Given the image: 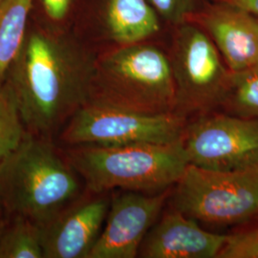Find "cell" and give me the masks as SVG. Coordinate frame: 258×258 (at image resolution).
Masks as SVG:
<instances>
[{
    "instance_id": "cell-1",
    "label": "cell",
    "mask_w": 258,
    "mask_h": 258,
    "mask_svg": "<svg viewBox=\"0 0 258 258\" xmlns=\"http://www.w3.org/2000/svg\"><path fill=\"white\" fill-rule=\"evenodd\" d=\"M96 62L82 47L51 32L28 31L6 83L29 133L51 138L90 100Z\"/></svg>"
},
{
    "instance_id": "cell-2",
    "label": "cell",
    "mask_w": 258,
    "mask_h": 258,
    "mask_svg": "<svg viewBox=\"0 0 258 258\" xmlns=\"http://www.w3.org/2000/svg\"><path fill=\"white\" fill-rule=\"evenodd\" d=\"M78 176L50 138L27 132L0 163V204L14 217L42 227L77 196Z\"/></svg>"
},
{
    "instance_id": "cell-3",
    "label": "cell",
    "mask_w": 258,
    "mask_h": 258,
    "mask_svg": "<svg viewBox=\"0 0 258 258\" xmlns=\"http://www.w3.org/2000/svg\"><path fill=\"white\" fill-rule=\"evenodd\" d=\"M66 159L94 194L114 188L160 194L177 184L188 166L183 140L170 144L77 146Z\"/></svg>"
},
{
    "instance_id": "cell-4",
    "label": "cell",
    "mask_w": 258,
    "mask_h": 258,
    "mask_svg": "<svg viewBox=\"0 0 258 258\" xmlns=\"http://www.w3.org/2000/svg\"><path fill=\"white\" fill-rule=\"evenodd\" d=\"M90 100L148 115L174 113L175 84L169 57L154 45H124L96 64Z\"/></svg>"
},
{
    "instance_id": "cell-5",
    "label": "cell",
    "mask_w": 258,
    "mask_h": 258,
    "mask_svg": "<svg viewBox=\"0 0 258 258\" xmlns=\"http://www.w3.org/2000/svg\"><path fill=\"white\" fill-rule=\"evenodd\" d=\"M175 185L174 209L196 221L225 226L258 215V165L212 170L188 164Z\"/></svg>"
},
{
    "instance_id": "cell-6",
    "label": "cell",
    "mask_w": 258,
    "mask_h": 258,
    "mask_svg": "<svg viewBox=\"0 0 258 258\" xmlns=\"http://www.w3.org/2000/svg\"><path fill=\"white\" fill-rule=\"evenodd\" d=\"M184 119L175 113L148 115L89 100L66 122L61 140L71 147L170 144L183 139Z\"/></svg>"
},
{
    "instance_id": "cell-7",
    "label": "cell",
    "mask_w": 258,
    "mask_h": 258,
    "mask_svg": "<svg viewBox=\"0 0 258 258\" xmlns=\"http://www.w3.org/2000/svg\"><path fill=\"white\" fill-rule=\"evenodd\" d=\"M169 61L175 84V114L185 118L220 107L231 71L203 29L190 24L181 26Z\"/></svg>"
},
{
    "instance_id": "cell-8",
    "label": "cell",
    "mask_w": 258,
    "mask_h": 258,
    "mask_svg": "<svg viewBox=\"0 0 258 258\" xmlns=\"http://www.w3.org/2000/svg\"><path fill=\"white\" fill-rule=\"evenodd\" d=\"M188 164L212 170L258 165V118L203 115L184 129Z\"/></svg>"
},
{
    "instance_id": "cell-9",
    "label": "cell",
    "mask_w": 258,
    "mask_h": 258,
    "mask_svg": "<svg viewBox=\"0 0 258 258\" xmlns=\"http://www.w3.org/2000/svg\"><path fill=\"white\" fill-rule=\"evenodd\" d=\"M167 194L125 190L110 200L109 210L88 258H134L162 212Z\"/></svg>"
},
{
    "instance_id": "cell-10",
    "label": "cell",
    "mask_w": 258,
    "mask_h": 258,
    "mask_svg": "<svg viewBox=\"0 0 258 258\" xmlns=\"http://www.w3.org/2000/svg\"><path fill=\"white\" fill-rule=\"evenodd\" d=\"M110 200L96 197L66 208L41 227L43 257L88 258L109 210Z\"/></svg>"
},
{
    "instance_id": "cell-11",
    "label": "cell",
    "mask_w": 258,
    "mask_h": 258,
    "mask_svg": "<svg viewBox=\"0 0 258 258\" xmlns=\"http://www.w3.org/2000/svg\"><path fill=\"white\" fill-rule=\"evenodd\" d=\"M230 71L258 61V16L231 4L217 2L196 15Z\"/></svg>"
},
{
    "instance_id": "cell-12",
    "label": "cell",
    "mask_w": 258,
    "mask_h": 258,
    "mask_svg": "<svg viewBox=\"0 0 258 258\" xmlns=\"http://www.w3.org/2000/svg\"><path fill=\"white\" fill-rule=\"evenodd\" d=\"M228 237L204 230L195 219L174 209L152 226L139 254L146 258H218Z\"/></svg>"
},
{
    "instance_id": "cell-13",
    "label": "cell",
    "mask_w": 258,
    "mask_h": 258,
    "mask_svg": "<svg viewBox=\"0 0 258 258\" xmlns=\"http://www.w3.org/2000/svg\"><path fill=\"white\" fill-rule=\"evenodd\" d=\"M106 27L111 38L124 46L155 35L160 22L148 0H108Z\"/></svg>"
},
{
    "instance_id": "cell-14",
    "label": "cell",
    "mask_w": 258,
    "mask_h": 258,
    "mask_svg": "<svg viewBox=\"0 0 258 258\" xmlns=\"http://www.w3.org/2000/svg\"><path fill=\"white\" fill-rule=\"evenodd\" d=\"M34 0H2L0 3V85L6 82L28 33Z\"/></svg>"
},
{
    "instance_id": "cell-15",
    "label": "cell",
    "mask_w": 258,
    "mask_h": 258,
    "mask_svg": "<svg viewBox=\"0 0 258 258\" xmlns=\"http://www.w3.org/2000/svg\"><path fill=\"white\" fill-rule=\"evenodd\" d=\"M220 107L226 114L258 118V61L239 71H231Z\"/></svg>"
},
{
    "instance_id": "cell-16",
    "label": "cell",
    "mask_w": 258,
    "mask_h": 258,
    "mask_svg": "<svg viewBox=\"0 0 258 258\" xmlns=\"http://www.w3.org/2000/svg\"><path fill=\"white\" fill-rule=\"evenodd\" d=\"M41 227L23 217L14 222L0 237V258H42Z\"/></svg>"
},
{
    "instance_id": "cell-17",
    "label": "cell",
    "mask_w": 258,
    "mask_h": 258,
    "mask_svg": "<svg viewBox=\"0 0 258 258\" xmlns=\"http://www.w3.org/2000/svg\"><path fill=\"white\" fill-rule=\"evenodd\" d=\"M27 133L9 86L0 85V163L19 147Z\"/></svg>"
},
{
    "instance_id": "cell-18",
    "label": "cell",
    "mask_w": 258,
    "mask_h": 258,
    "mask_svg": "<svg viewBox=\"0 0 258 258\" xmlns=\"http://www.w3.org/2000/svg\"><path fill=\"white\" fill-rule=\"evenodd\" d=\"M218 258H258V224L229 235Z\"/></svg>"
},
{
    "instance_id": "cell-19",
    "label": "cell",
    "mask_w": 258,
    "mask_h": 258,
    "mask_svg": "<svg viewBox=\"0 0 258 258\" xmlns=\"http://www.w3.org/2000/svg\"><path fill=\"white\" fill-rule=\"evenodd\" d=\"M163 19L173 23L186 21L192 15L194 0H148Z\"/></svg>"
},
{
    "instance_id": "cell-20",
    "label": "cell",
    "mask_w": 258,
    "mask_h": 258,
    "mask_svg": "<svg viewBox=\"0 0 258 258\" xmlns=\"http://www.w3.org/2000/svg\"><path fill=\"white\" fill-rule=\"evenodd\" d=\"M73 0H40L47 17L54 21H60L67 16Z\"/></svg>"
},
{
    "instance_id": "cell-21",
    "label": "cell",
    "mask_w": 258,
    "mask_h": 258,
    "mask_svg": "<svg viewBox=\"0 0 258 258\" xmlns=\"http://www.w3.org/2000/svg\"><path fill=\"white\" fill-rule=\"evenodd\" d=\"M217 1L247 10L250 13L258 16V0H217Z\"/></svg>"
},
{
    "instance_id": "cell-22",
    "label": "cell",
    "mask_w": 258,
    "mask_h": 258,
    "mask_svg": "<svg viewBox=\"0 0 258 258\" xmlns=\"http://www.w3.org/2000/svg\"><path fill=\"white\" fill-rule=\"evenodd\" d=\"M1 2H2V0H0V3H1Z\"/></svg>"
}]
</instances>
